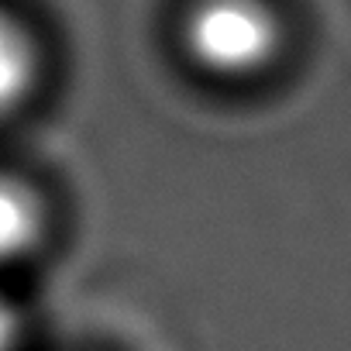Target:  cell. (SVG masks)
<instances>
[{
  "label": "cell",
  "mask_w": 351,
  "mask_h": 351,
  "mask_svg": "<svg viewBox=\"0 0 351 351\" xmlns=\"http://www.w3.org/2000/svg\"><path fill=\"white\" fill-rule=\"evenodd\" d=\"M180 42L186 59L214 80H255L286 49V21L272 0H190Z\"/></svg>",
  "instance_id": "1"
},
{
  "label": "cell",
  "mask_w": 351,
  "mask_h": 351,
  "mask_svg": "<svg viewBox=\"0 0 351 351\" xmlns=\"http://www.w3.org/2000/svg\"><path fill=\"white\" fill-rule=\"evenodd\" d=\"M42 49L32 28L0 4V114L18 110L38 86Z\"/></svg>",
  "instance_id": "2"
},
{
  "label": "cell",
  "mask_w": 351,
  "mask_h": 351,
  "mask_svg": "<svg viewBox=\"0 0 351 351\" xmlns=\"http://www.w3.org/2000/svg\"><path fill=\"white\" fill-rule=\"evenodd\" d=\"M42 231L45 210L38 193L14 176H0V265L32 255L42 241Z\"/></svg>",
  "instance_id": "3"
},
{
  "label": "cell",
  "mask_w": 351,
  "mask_h": 351,
  "mask_svg": "<svg viewBox=\"0 0 351 351\" xmlns=\"http://www.w3.org/2000/svg\"><path fill=\"white\" fill-rule=\"evenodd\" d=\"M18 337H21L18 313H14V306L8 303V296L0 293V351H14V348H18Z\"/></svg>",
  "instance_id": "4"
}]
</instances>
